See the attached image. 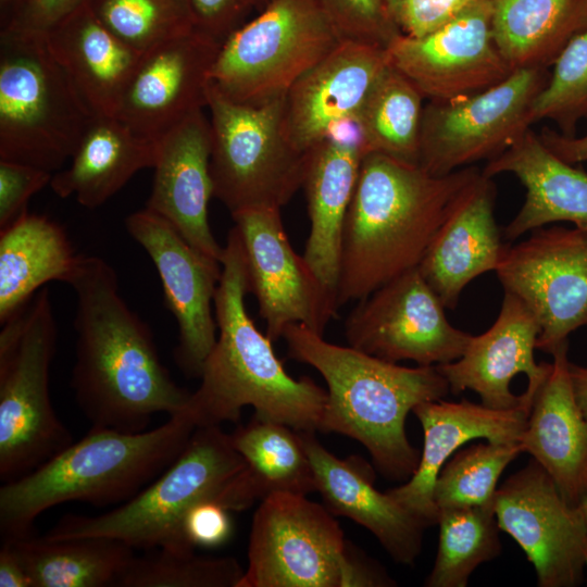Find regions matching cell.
Returning <instances> with one entry per match:
<instances>
[{"label":"cell","mask_w":587,"mask_h":587,"mask_svg":"<svg viewBox=\"0 0 587 587\" xmlns=\"http://www.w3.org/2000/svg\"><path fill=\"white\" fill-rule=\"evenodd\" d=\"M552 67L532 104L530 121H551L559 133L574 136L577 124L587 120V27L566 43Z\"/></svg>","instance_id":"obj_40"},{"label":"cell","mask_w":587,"mask_h":587,"mask_svg":"<svg viewBox=\"0 0 587 587\" xmlns=\"http://www.w3.org/2000/svg\"><path fill=\"white\" fill-rule=\"evenodd\" d=\"M476 0H386L402 35L422 37L442 27Z\"/></svg>","instance_id":"obj_42"},{"label":"cell","mask_w":587,"mask_h":587,"mask_svg":"<svg viewBox=\"0 0 587 587\" xmlns=\"http://www.w3.org/2000/svg\"><path fill=\"white\" fill-rule=\"evenodd\" d=\"M424 99L416 86L388 63L355 118L364 154L382 153L419 165Z\"/></svg>","instance_id":"obj_34"},{"label":"cell","mask_w":587,"mask_h":587,"mask_svg":"<svg viewBox=\"0 0 587 587\" xmlns=\"http://www.w3.org/2000/svg\"><path fill=\"white\" fill-rule=\"evenodd\" d=\"M196 428L185 411L139 433L91 426L80 440L1 486L2 538L32 534L36 517L64 502H126L174 462Z\"/></svg>","instance_id":"obj_5"},{"label":"cell","mask_w":587,"mask_h":587,"mask_svg":"<svg viewBox=\"0 0 587 587\" xmlns=\"http://www.w3.org/2000/svg\"><path fill=\"white\" fill-rule=\"evenodd\" d=\"M549 75L547 68L515 70L483 91L428 101L423 111L419 165L444 176L500 155L530 128L532 104Z\"/></svg>","instance_id":"obj_12"},{"label":"cell","mask_w":587,"mask_h":587,"mask_svg":"<svg viewBox=\"0 0 587 587\" xmlns=\"http://www.w3.org/2000/svg\"><path fill=\"white\" fill-rule=\"evenodd\" d=\"M314 434L299 432L325 507L334 515L349 517L369 529L397 563L412 565L429 525L387 491H378L373 470L364 460L335 457Z\"/></svg>","instance_id":"obj_24"},{"label":"cell","mask_w":587,"mask_h":587,"mask_svg":"<svg viewBox=\"0 0 587 587\" xmlns=\"http://www.w3.org/2000/svg\"><path fill=\"white\" fill-rule=\"evenodd\" d=\"M209 499L230 511L245 510L257 500L246 463L221 426L196 428L174 462L126 502L98 516L67 514L43 537L102 536L146 551L193 549L184 541L182 524L195 504Z\"/></svg>","instance_id":"obj_6"},{"label":"cell","mask_w":587,"mask_h":587,"mask_svg":"<svg viewBox=\"0 0 587 587\" xmlns=\"http://www.w3.org/2000/svg\"><path fill=\"white\" fill-rule=\"evenodd\" d=\"M232 218L243 250L248 290L257 299L266 336L276 341L292 324L323 335L337 316L336 295L290 245L280 209H246Z\"/></svg>","instance_id":"obj_15"},{"label":"cell","mask_w":587,"mask_h":587,"mask_svg":"<svg viewBox=\"0 0 587 587\" xmlns=\"http://www.w3.org/2000/svg\"><path fill=\"white\" fill-rule=\"evenodd\" d=\"M95 117L45 35L0 32V160L54 174Z\"/></svg>","instance_id":"obj_7"},{"label":"cell","mask_w":587,"mask_h":587,"mask_svg":"<svg viewBox=\"0 0 587 587\" xmlns=\"http://www.w3.org/2000/svg\"><path fill=\"white\" fill-rule=\"evenodd\" d=\"M283 338L288 355L314 367L327 385L321 430L358 440L386 478H410L421 453L407 437V416L450 391L437 366H401L328 342L301 324L289 325Z\"/></svg>","instance_id":"obj_4"},{"label":"cell","mask_w":587,"mask_h":587,"mask_svg":"<svg viewBox=\"0 0 587 587\" xmlns=\"http://www.w3.org/2000/svg\"><path fill=\"white\" fill-rule=\"evenodd\" d=\"M97 18L143 54L196 28L188 0H87Z\"/></svg>","instance_id":"obj_39"},{"label":"cell","mask_w":587,"mask_h":587,"mask_svg":"<svg viewBox=\"0 0 587 587\" xmlns=\"http://www.w3.org/2000/svg\"><path fill=\"white\" fill-rule=\"evenodd\" d=\"M504 247L496 268L540 326L537 349L551 352L587 325V227L536 228Z\"/></svg>","instance_id":"obj_13"},{"label":"cell","mask_w":587,"mask_h":587,"mask_svg":"<svg viewBox=\"0 0 587 587\" xmlns=\"http://www.w3.org/2000/svg\"><path fill=\"white\" fill-rule=\"evenodd\" d=\"M494 509L533 564L539 587H576L587 570V526L550 475L532 459L497 488Z\"/></svg>","instance_id":"obj_16"},{"label":"cell","mask_w":587,"mask_h":587,"mask_svg":"<svg viewBox=\"0 0 587 587\" xmlns=\"http://www.w3.org/2000/svg\"><path fill=\"white\" fill-rule=\"evenodd\" d=\"M495 200L491 177L480 173L448 213L419 266L445 308L454 309L464 287L499 264L504 246Z\"/></svg>","instance_id":"obj_26"},{"label":"cell","mask_w":587,"mask_h":587,"mask_svg":"<svg viewBox=\"0 0 587 587\" xmlns=\"http://www.w3.org/2000/svg\"><path fill=\"white\" fill-rule=\"evenodd\" d=\"M540 326L516 296L504 291L499 315L483 334L472 336L455 361L436 365L453 395L466 389L497 410L532 407L552 363H537L534 350Z\"/></svg>","instance_id":"obj_19"},{"label":"cell","mask_w":587,"mask_h":587,"mask_svg":"<svg viewBox=\"0 0 587 587\" xmlns=\"http://www.w3.org/2000/svg\"><path fill=\"white\" fill-rule=\"evenodd\" d=\"M133 555L117 587H238L245 570L232 557L197 554L195 549L155 548Z\"/></svg>","instance_id":"obj_37"},{"label":"cell","mask_w":587,"mask_h":587,"mask_svg":"<svg viewBox=\"0 0 587 587\" xmlns=\"http://www.w3.org/2000/svg\"><path fill=\"white\" fill-rule=\"evenodd\" d=\"M272 0H249L251 9L262 11Z\"/></svg>","instance_id":"obj_51"},{"label":"cell","mask_w":587,"mask_h":587,"mask_svg":"<svg viewBox=\"0 0 587 587\" xmlns=\"http://www.w3.org/2000/svg\"><path fill=\"white\" fill-rule=\"evenodd\" d=\"M496 46L512 71L548 68L587 27V0H487Z\"/></svg>","instance_id":"obj_32"},{"label":"cell","mask_w":587,"mask_h":587,"mask_svg":"<svg viewBox=\"0 0 587 587\" xmlns=\"http://www.w3.org/2000/svg\"><path fill=\"white\" fill-rule=\"evenodd\" d=\"M0 587H33L21 557L5 539L0 549Z\"/></svg>","instance_id":"obj_48"},{"label":"cell","mask_w":587,"mask_h":587,"mask_svg":"<svg viewBox=\"0 0 587 587\" xmlns=\"http://www.w3.org/2000/svg\"><path fill=\"white\" fill-rule=\"evenodd\" d=\"M87 0H16L0 32L46 35Z\"/></svg>","instance_id":"obj_44"},{"label":"cell","mask_w":587,"mask_h":587,"mask_svg":"<svg viewBox=\"0 0 587 587\" xmlns=\"http://www.w3.org/2000/svg\"><path fill=\"white\" fill-rule=\"evenodd\" d=\"M45 36L92 114L115 116L142 54L108 29L86 3Z\"/></svg>","instance_id":"obj_29"},{"label":"cell","mask_w":587,"mask_h":587,"mask_svg":"<svg viewBox=\"0 0 587 587\" xmlns=\"http://www.w3.org/2000/svg\"><path fill=\"white\" fill-rule=\"evenodd\" d=\"M523 452L520 442L472 445L454 452L441 467L433 489L438 508L494 505L504 469Z\"/></svg>","instance_id":"obj_38"},{"label":"cell","mask_w":587,"mask_h":587,"mask_svg":"<svg viewBox=\"0 0 587 587\" xmlns=\"http://www.w3.org/2000/svg\"><path fill=\"white\" fill-rule=\"evenodd\" d=\"M210 120L197 110L158 141L154 175L146 208L171 223L203 255L221 262L224 247L209 223L213 196Z\"/></svg>","instance_id":"obj_22"},{"label":"cell","mask_w":587,"mask_h":587,"mask_svg":"<svg viewBox=\"0 0 587 587\" xmlns=\"http://www.w3.org/2000/svg\"><path fill=\"white\" fill-rule=\"evenodd\" d=\"M196 27L223 43L242 25L249 0H188Z\"/></svg>","instance_id":"obj_46"},{"label":"cell","mask_w":587,"mask_h":587,"mask_svg":"<svg viewBox=\"0 0 587 587\" xmlns=\"http://www.w3.org/2000/svg\"><path fill=\"white\" fill-rule=\"evenodd\" d=\"M284 98L261 105L241 104L210 80L207 109L213 196L230 215L252 208L280 209L302 187L305 154L285 135Z\"/></svg>","instance_id":"obj_11"},{"label":"cell","mask_w":587,"mask_h":587,"mask_svg":"<svg viewBox=\"0 0 587 587\" xmlns=\"http://www.w3.org/2000/svg\"><path fill=\"white\" fill-rule=\"evenodd\" d=\"M388 63L385 49L341 42L300 76L283 105V127L294 148L305 154L334 126L355 121Z\"/></svg>","instance_id":"obj_21"},{"label":"cell","mask_w":587,"mask_h":587,"mask_svg":"<svg viewBox=\"0 0 587 587\" xmlns=\"http://www.w3.org/2000/svg\"><path fill=\"white\" fill-rule=\"evenodd\" d=\"M342 42L387 49L401 32L386 0H319Z\"/></svg>","instance_id":"obj_41"},{"label":"cell","mask_w":587,"mask_h":587,"mask_svg":"<svg viewBox=\"0 0 587 587\" xmlns=\"http://www.w3.org/2000/svg\"><path fill=\"white\" fill-rule=\"evenodd\" d=\"M246 463V475L258 499L276 492L307 496L316 490L312 463L298 430L255 416L230 434Z\"/></svg>","instance_id":"obj_35"},{"label":"cell","mask_w":587,"mask_h":587,"mask_svg":"<svg viewBox=\"0 0 587 587\" xmlns=\"http://www.w3.org/2000/svg\"><path fill=\"white\" fill-rule=\"evenodd\" d=\"M341 42L319 0H272L222 43L210 79L229 100L261 105Z\"/></svg>","instance_id":"obj_10"},{"label":"cell","mask_w":587,"mask_h":587,"mask_svg":"<svg viewBox=\"0 0 587 587\" xmlns=\"http://www.w3.org/2000/svg\"><path fill=\"white\" fill-rule=\"evenodd\" d=\"M567 348L569 341L551 352V372L534 396L520 444L578 505L587 496V419L573 394Z\"/></svg>","instance_id":"obj_27"},{"label":"cell","mask_w":587,"mask_h":587,"mask_svg":"<svg viewBox=\"0 0 587 587\" xmlns=\"http://www.w3.org/2000/svg\"><path fill=\"white\" fill-rule=\"evenodd\" d=\"M158 141L136 134L116 116H98L84 134L68 166L55 172L50 187L60 198L74 197L96 209L137 172L153 167Z\"/></svg>","instance_id":"obj_30"},{"label":"cell","mask_w":587,"mask_h":587,"mask_svg":"<svg viewBox=\"0 0 587 587\" xmlns=\"http://www.w3.org/2000/svg\"><path fill=\"white\" fill-rule=\"evenodd\" d=\"M52 176L29 164L0 160V229L27 211L30 197L50 185Z\"/></svg>","instance_id":"obj_43"},{"label":"cell","mask_w":587,"mask_h":587,"mask_svg":"<svg viewBox=\"0 0 587 587\" xmlns=\"http://www.w3.org/2000/svg\"><path fill=\"white\" fill-rule=\"evenodd\" d=\"M569 373L576 402L587 419V367L570 362Z\"/></svg>","instance_id":"obj_49"},{"label":"cell","mask_w":587,"mask_h":587,"mask_svg":"<svg viewBox=\"0 0 587 587\" xmlns=\"http://www.w3.org/2000/svg\"><path fill=\"white\" fill-rule=\"evenodd\" d=\"M436 560L427 587H465L474 570L501 552L494 505L440 509Z\"/></svg>","instance_id":"obj_36"},{"label":"cell","mask_w":587,"mask_h":587,"mask_svg":"<svg viewBox=\"0 0 587 587\" xmlns=\"http://www.w3.org/2000/svg\"><path fill=\"white\" fill-rule=\"evenodd\" d=\"M480 173L473 165L435 176L420 165L365 153L344 225L338 307L419 267L448 213Z\"/></svg>","instance_id":"obj_2"},{"label":"cell","mask_w":587,"mask_h":587,"mask_svg":"<svg viewBox=\"0 0 587 587\" xmlns=\"http://www.w3.org/2000/svg\"><path fill=\"white\" fill-rule=\"evenodd\" d=\"M539 136L545 145L565 162L573 165L587 162V134L564 136L546 127Z\"/></svg>","instance_id":"obj_47"},{"label":"cell","mask_w":587,"mask_h":587,"mask_svg":"<svg viewBox=\"0 0 587 587\" xmlns=\"http://www.w3.org/2000/svg\"><path fill=\"white\" fill-rule=\"evenodd\" d=\"M125 227L158 271L165 304L177 324L175 362L185 375L200 377L217 337L214 296L221 262L197 251L171 223L147 208L129 214Z\"/></svg>","instance_id":"obj_17"},{"label":"cell","mask_w":587,"mask_h":587,"mask_svg":"<svg viewBox=\"0 0 587 587\" xmlns=\"http://www.w3.org/2000/svg\"><path fill=\"white\" fill-rule=\"evenodd\" d=\"M348 346L397 363L435 366L458 360L472 337L452 326L419 267L358 301L345 321Z\"/></svg>","instance_id":"obj_14"},{"label":"cell","mask_w":587,"mask_h":587,"mask_svg":"<svg viewBox=\"0 0 587 587\" xmlns=\"http://www.w3.org/2000/svg\"><path fill=\"white\" fill-rule=\"evenodd\" d=\"M16 0H0L1 22L7 18Z\"/></svg>","instance_id":"obj_50"},{"label":"cell","mask_w":587,"mask_h":587,"mask_svg":"<svg viewBox=\"0 0 587 587\" xmlns=\"http://www.w3.org/2000/svg\"><path fill=\"white\" fill-rule=\"evenodd\" d=\"M582 513H583V516L585 519V523H586V526H587V496L580 501V503L578 504Z\"/></svg>","instance_id":"obj_52"},{"label":"cell","mask_w":587,"mask_h":587,"mask_svg":"<svg viewBox=\"0 0 587 587\" xmlns=\"http://www.w3.org/2000/svg\"><path fill=\"white\" fill-rule=\"evenodd\" d=\"M529 410L530 407L525 404L497 410L465 399L460 402L439 399L417 404L412 412L424 433L419 465L405 484L387 492L429 526L437 524L439 511L433 499V489L444 464L472 439L520 442Z\"/></svg>","instance_id":"obj_25"},{"label":"cell","mask_w":587,"mask_h":587,"mask_svg":"<svg viewBox=\"0 0 587 587\" xmlns=\"http://www.w3.org/2000/svg\"><path fill=\"white\" fill-rule=\"evenodd\" d=\"M78 254L62 225L25 211L0 229V324L47 283H65Z\"/></svg>","instance_id":"obj_31"},{"label":"cell","mask_w":587,"mask_h":587,"mask_svg":"<svg viewBox=\"0 0 587 587\" xmlns=\"http://www.w3.org/2000/svg\"><path fill=\"white\" fill-rule=\"evenodd\" d=\"M351 586H396V582L351 547L325 505L289 492L261 500L238 587Z\"/></svg>","instance_id":"obj_9"},{"label":"cell","mask_w":587,"mask_h":587,"mask_svg":"<svg viewBox=\"0 0 587 587\" xmlns=\"http://www.w3.org/2000/svg\"><path fill=\"white\" fill-rule=\"evenodd\" d=\"M221 265L214 296L216 341L203 363L200 386L184 411L197 428L236 422L250 405L258 419L298 432L321 430L327 391L310 377H291L272 340L247 312L246 262L235 227L228 233Z\"/></svg>","instance_id":"obj_3"},{"label":"cell","mask_w":587,"mask_h":587,"mask_svg":"<svg viewBox=\"0 0 587 587\" xmlns=\"http://www.w3.org/2000/svg\"><path fill=\"white\" fill-rule=\"evenodd\" d=\"M58 327L42 287L0 330V478L14 480L73 442L50 397Z\"/></svg>","instance_id":"obj_8"},{"label":"cell","mask_w":587,"mask_h":587,"mask_svg":"<svg viewBox=\"0 0 587 587\" xmlns=\"http://www.w3.org/2000/svg\"><path fill=\"white\" fill-rule=\"evenodd\" d=\"M482 173L491 178L510 173L525 187V201L504 228L508 240L555 222L587 227V173L558 157L530 128Z\"/></svg>","instance_id":"obj_28"},{"label":"cell","mask_w":587,"mask_h":587,"mask_svg":"<svg viewBox=\"0 0 587 587\" xmlns=\"http://www.w3.org/2000/svg\"><path fill=\"white\" fill-rule=\"evenodd\" d=\"M2 539L17 551L33 587L115 586L134 555L123 541L102 536L49 540L29 534Z\"/></svg>","instance_id":"obj_33"},{"label":"cell","mask_w":587,"mask_h":587,"mask_svg":"<svg viewBox=\"0 0 587 587\" xmlns=\"http://www.w3.org/2000/svg\"><path fill=\"white\" fill-rule=\"evenodd\" d=\"M229 511L222 502L212 499L195 504L182 524L186 545L193 549L216 548L224 545L233 532Z\"/></svg>","instance_id":"obj_45"},{"label":"cell","mask_w":587,"mask_h":587,"mask_svg":"<svg viewBox=\"0 0 587 587\" xmlns=\"http://www.w3.org/2000/svg\"><path fill=\"white\" fill-rule=\"evenodd\" d=\"M363 155L355 121L334 126L323 140L305 153L302 188L310 233L303 257L322 284L335 295L340 274L345 220Z\"/></svg>","instance_id":"obj_23"},{"label":"cell","mask_w":587,"mask_h":587,"mask_svg":"<svg viewBox=\"0 0 587 587\" xmlns=\"http://www.w3.org/2000/svg\"><path fill=\"white\" fill-rule=\"evenodd\" d=\"M386 51L389 63L428 101L483 91L513 72L496 46L487 0H476L430 34L400 35Z\"/></svg>","instance_id":"obj_18"},{"label":"cell","mask_w":587,"mask_h":587,"mask_svg":"<svg viewBox=\"0 0 587 587\" xmlns=\"http://www.w3.org/2000/svg\"><path fill=\"white\" fill-rule=\"evenodd\" d=\"M221 46L196 27L143 53L115 116L139 136L159 141L192 112L207 108Z\"/></svg>","instance_id":"obj_20"},{"label":"cell","mask_w":587,"mask_h":587,"mask_svg":"<svg viewBox=\"0 0 587 587\" xmlns=\"http://www.w3.org/2000/svg\"><path fill=\"white\" fill-rule=\"evenodd\" d=\"M65 283L76 295L71 386L91 426L139 433L154 414L184 411L191 392L161 362L151 328L122 298L114 268L78 254Z\"/></svg>","instance_id":"obj_1"}]
</instances>
